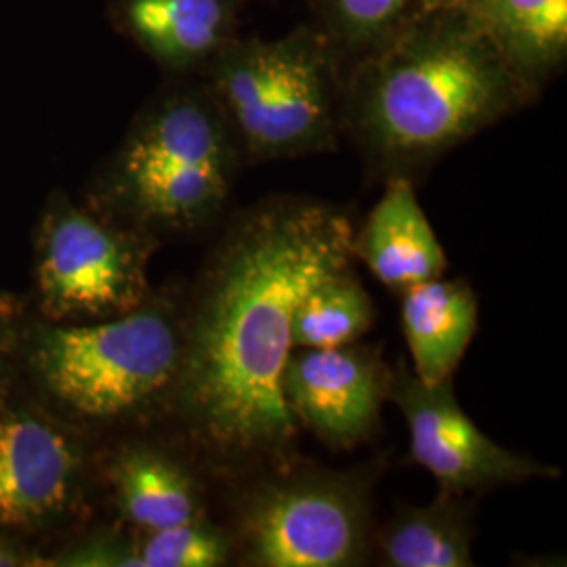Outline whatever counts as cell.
<instances>
[{"mask_svg":"<svg viewBox=\"0 0 567 567\" xmlns=\"http://www.w3.org/2000/svg\"><path fill=\"white\" fill-rule=\"evenodd\" d=\"M337 204L267 196L215 244L187 320L173 405L206 461L227 475L292 463L299 426L282 398L292 318L305 292L353 261Z\"/></svg>","mask_w":567,"mask_h":567,"instance_id":"cell-1","label":"cell"},{"mask_svg":"<svg viewBox=\"0 0 567 567\" xmlns=\"http://www.w3.org/2000/svg\"><path fill=\"white\" fill-rule=\"evenodd\" d=\"M536 100L450 2L344 70L341 133L374 177L414 179Z\"/></svg>","mask_w":567,"mask_h":567,"instance_id":"cell-2","label":"cell"},{"mask_svg":"<svg viewBox=\"0 0 567 567\" xmlns=\"http://www.w3.org/2000/svg\"><path fill=\"white\" fill-rule=\"evenodd\" d=\"M243 152L208 84L173 86L133 122L103 196L137 229L196 231L224 215Z\"/></svg>","mask_w":567,"mask_h":567,"instance_id":"cell-3","label":"cell"},{"mask_svg":"<svg viewBox=\"0 0 567 567\" xmlns=\"http://www.w3.org/2000/svg\"><path fill=\"white\" fill-rule=\"evenodd\" d=\"M200 79L221 105L244 164L337 150L344 61L313 23L278 39L238 34Z\"/></svg>","mask_w":567,"mask_h":567,"instance_id":"cell-4","label":"cell"},{"mask_svg":"<svg viewBox=\"0 0 567 567\" xmlns=\"http://www.w3.org/2000/svg\"><path fill=\"white\" fill-rule=\"evenodd\" d=\"M374 466L250 473L234 505V559L250 567L362 566L370 550Z\"/></svg>","mask_w":567,"mask_h":567,"instance_id":"cell-5","label":"cell"},{"mask_svg":"<svg viewBox=\"0 0 567 567\" xmlns=\"http://www.w3.org/2000/svg\"><path fill=\"white\" fill-rule=\"evenodd\" d=\"M182 355V320L145 299L97 324L51 328L39 347V370L74 414L110 423L175 402Z\"/></svg>","mask_w":567,"mask_h":567,"instance_id":"cell-6","label":"cell"},{"mask_svg":"<svg viewBox=\"0 0 567 567\" xmlns=\"http://www.w3.org/2000/svg\"><path fill=\"white\" fill-rule=\"evenodd\" d=\"M147 246L124 229L72 204L44 225L39 284L55 318H114L147 299Z\"/></svg>","mask_w":567,"mask_h":567,"instance_id":"cell-7","label":"cell"},{"mask_svg":"<svg viewBox=\"0 0 567 567\" xmlns=\"http://www.w3.org/2000/svg\"><path fill=\"white\" fill-rule=\"evenodd\" d=\"M386 400L402 412L410 433V458L426 468L440 494L466 496L529 480H557L559 468L498 446L465 414L452 379L429 385L412 370H391Z\"/></svg>","mask_w":567,"mask_h":567,"instance_id":"cell-8","label":"cell"},{"mask_svg":"<svg viewBox=\"0 0 567 567\" xmlns=\"http://www.w3.org/2000/svg\"><path fill=\"white\" fill-rule=\"evenodd\" d=\"M391 368L374 347L299 349L284 365L282 398L297 426L324 446L353 450L381 426Z\"/></svg>","mask_w":567,"mask_h":567,"instance_id":"cell-9","label":"cell"},{"mask_svg":"<svg viewBox=\"0 0 567 567\" xmlns=\"http://www.w3.org/2000/svg\"><path fill=\"white\" fill-rule=\"evenodd\" d=\"M248 0H112L110 20L173 76H200L234 41Z\"/></svg>","mask_w":567,"mask_h":567,"instance_id":"cell-10","label":"cell"},{"mask_svg":"<svg viewBox=\"0 0 567 567\" xmlns=\"http://www.w3.org/2000/svg\"><path fill=\"white\" fill-rule=\"evenodd\" d=\"M79 456L55 426L34 416H0V526L39 524L70 505Z\"/></svg>","mask_w":567,"mask_h":567,"instance_id":"cell-11","label":"cell"},{"mask_svg":"<svg viewBox=\"0 0 567 567\" xmlns=\"http://www.w3.org/2000/svg\"><path fill=\"white\" fill-rule=\"evenodd\" d=\"M353 259L395 295L444 276L446 250L437 240L412 179L389 177L385 192L353 231Z\"/></svg>","mask_w":567,"mask_h":567,"instance_id":"cell-12","label":"cell"},{"mask_svg":"<svg viewBox=\"0 0 567 567\" xmlns=\"http://www.w3.org/2000/svg\"><path fill=\"white\" fill-rule=\"evenodd\" d=\"M508 70L543 93L567 61V0H452Z\"/></svg>","mask_w":567,"mask_h":567,"instance_id":"cell-13","label":"cell"},{"mask_svg":"<svg viewBox=\"0 0 567 567\" xmlns=\"http://www.w3.org/2000/svg\"><path fill=\"white\" fill-rule=\"evenodd\" d=\"M400 297L412 372L429 385L452 379L477 334V292L466 280L440 276L408 288Z\"/></svg>","mask_w":567,"mask_h":567,"instance_id":"cell-14","label":"cell"},{"mask_svg":"<svg viewBox=\"0 0 567 567\" xmlns=\"http://www.w3.org/2000/svg\"><path fill=\"white\" fill-rule=\"evenodd\" d=\"M112 484L122 515L142 532L204 517L203 489L189 466L156 447H131L116 456Z\"/></svg>","mask_w":567,"mask_h":567,"instance_id":"cell-15","label":"cell"},{"mask_svg":"<svg viewBox=\"0 0 567 567\" xmlns=\"http://www.w3.org/2000/svg\"><path fill=\"white\" fill-rule=\"evenodd\" d=\"M377 545L389 567H471L473 503L437 494L425 507H400L381 527Z\"/></svg>","mask_w":567,"mask_h":567,"instance_id":"cell-16","label":"cell"},{"mask_svg":"<svg viewBox=\"0 0 567 567\" xmlns=\"http://www.w3.org/2000/svg\"><path fill=\"white\" fill-rule=\"evenodd\" d=\"M377 307L351 265L313 284L295 309V349H330L358 343L374 326Z\"/></svg>","mask_w":567,"mask_h":567,"instance_id":"cell-17","label":"cell"},{"mask_svg":"<svg viewBox=\"0 0 567 567\" xmlns=\"http://www.w3.org/2000/svg\"><path fill=\"white\" fill-rule=\"evenodd\" d=\"M452 0H307L313 25L343 58L344 70L379 51L410 23Z\"/></svg>","mask_w":567,"mask_h":567,"instance_id":"cell-18","label":"cell"},{"mask_svg":"<svg viewBox=\"0 0 567 567\" xmlns=\"http://www.w3.org/2000/svg\"><path fill=\"white\" fill-rule=\"evenodd\" d=\"M140 567H221L234 559L229 529L206 522V517L143 532L135 543Z\"/></svg>","mask_w":567,"mask_h":567,"instance_id":"cell-19","label":"cell"},{"mask_svg":"<svg viewBox=\"0 0 567 567\" xmlns=\"http://www.w3.org/2000/svg\"><path fill=\"white\" fill-rule=\"evenodd\" d=\"M20 557L16 553H11L9 548L0 547V567L18 566Z\"/></svg>","mask_w":567,"mask_h":567,"instance_id":"cell-20","label":"cell"}]
</instances>
